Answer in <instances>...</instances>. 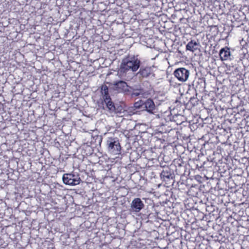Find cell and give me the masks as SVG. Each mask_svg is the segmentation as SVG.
Listing matches in <instances>:
<instances>
[{"label":"cell","mask_w":249,"mask_h":249,"mask_svg":"<svg viewBox=\"0 0 249 249\" xmlns=\"http://www.w3.org/2000/svg\"><path fill=\"white\" fill-rule=\"evenodd\" d=\"M108 151L113 155H117L120 153L122 148L120 143L117 137H109L106 141Z\"/></svg>","instance_id":"6da1fadb"},{"label":"cell","mask_w":249,"mask_h":249,"mask_svg":"<svg viewBox=\"0 0 249 249\" xmlns=\"http://www.w3.org/2000/svg\"><path fill=\"white\" fill-rule=\"evenodd\" d=\"M62 181L66 185L75 186L81 183V178L77 174L66 173L62 177Z\"/></svg>","instance_id":"7a4b0ae2"},{"label":"cell","mask_w":249,"mask_h":249,"mask_svg":"<svg viewBox=\"0 0 249 249\" xmlns=\"http://www.w3.org/2000/svg\"><path fill=\"white\" fill-rule=\"evenodd\" d=\"M101 93H102V95H103L104 101H105L109 109L111 111H114L115 110L114 104L109 95L108 88L106 85H104L102 86V89H101Z\"/></svg>","instance_id":"3957f363"},{"label":"cell","mask_w":249,"mask_h":249,"mask_svg":"<svg viewBox=\"0 0 249 249\" xmlns=\"http://www.w3.org/2000/svg\"><path fill=\"white\" fill-rule=\"evenodd\" d=\"M174 75L179 81L185 82L188 80L189 76V72L188 70L183 68L177 69L174 72Z\"/></svg>","instance_id":"277c9868"},{"label":"cell","mask_w":249,"mask_h":249,"mask_svg":"<svg viewBox=\"0 0 249 249\" xmlns=\"http://www.w3.org/2000/svg\"><path fill=\"white\" fill-rule=\"evenodd\" d=\"M144 207V204L140 199L136 198L132 201L131 208L135 211H140Z\"/></svg>","instance_id":"5b68a950"},{"label":"cell","mask_w":249,"mask_h":249,"mask_svg":"<svg viewBox=\"0 0 249 249\" xmlns=\"http://www.w3.org/2000/svg\"><path fill=\"white\" fill-rule=\"evenodd\" d=\"M219 56L221 61H225L228 60L231 56V52L229 48L228 47L222 48L220 50Z\"/></svg>","instance_id":"8992f818"},{"label":"cell","mask_w":249,"mask_h":249,"mask_svg":"<svg viewBox=\"0 0 249 249\" xmlns=\"http://www.w3.org/2000/svg\"><path fill=\"white\" fill-rule=\"evenodd\" d=\"M136 60L132 59L123 62L121 65V68L122 70V71L124 72H127L130 69L132 70L133 66L135 63Z\"/></svg>","instance_id":"52a82bcc"},{"label":"cell","mask_w":249,"mask_h":249,"mask_svg":"<svg viewBox=\"0 0 249 249\" xmlns=\"http://www.w3.org/2000/svg\"><path fill=\"white\" fill-rule=\"evenodd\" d=\"M161 177L163 181L169 182L173 178L174 175L169 170H165L162 173Z\"/></svg>","instance_id":"ba28073f"},{"label":"cell","mask_w":249,"mask_h":249,"mask_svg":"<svg viewBox=\"0 0 249 249\" xmlns=\"http://www.w3.org/2000/svg\"><path fill=\"white\" fill-rule=\"evenodd\" d=\"M146 108V111L149 113H152L155 111L156 106L154 101L151 99H148L145 102Z\"/></svg>","instance_id":"9c48e42d"},{"label":"cell","mask_w":249,"mask_h":249,"mask_svg":"<svg viewBox=\"0 0 249 249\" xmlns=\"http://www.w3.org/2000/svg\"><path fill=\"white\" fill-rule=\"evenodd\" d=\"M198 44L195 40H191L188 45H186V48L187 50L191 52H194L197 48Z\"/></svg>","instance_id":"30bf717a"},{"label":"cell","mask_w":249,"mask_h":249,"mask_svg":"<svg viewBox=\"0 0 249 249\" xmlns=\"http://www.w3.org/2000/svg\"><path fill=\"white\" fill-rule=\"evenodd\" d=\"M140 65H141V62L140 60L138 59H136V60L135 63V65L133 66V68L132 69V71L133 72H135L138 70L140 68Z\"/></svg>","instance_id":"8fae6325"},{"label":"cell","mask_w":249,"mask_h":249,"mask_svg":"<svg viewBox=\"0 0 249 249\" xmlns=\"http://www.w3.org/2000/svg\"><path fill=\"white\" fill-rule=\"evenodd\" d=\"M144 104H145V102H144V101H143V100H139L138 102H136L134 106H135V107L139 108L143 106Z\"/></svg>","instance_id":"7c38bea8"}]
</instances>
